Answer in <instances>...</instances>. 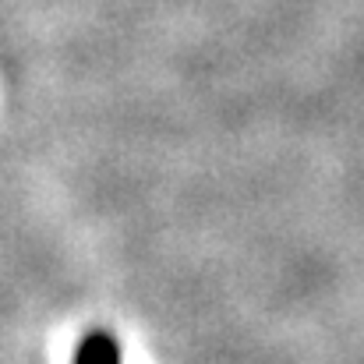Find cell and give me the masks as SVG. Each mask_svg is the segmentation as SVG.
<instances>
[{
    "label": "cell",
    "mask_w": 364,
    "mask_h": 364,
    "mask_svg": "<svg viewBox=\"0 0 364 364\" xmlns=\"http://www.w3.org/2000/svg\"><path fill=\"white\" fill-rule=\"evenodd\" d=\"M75 364H121V343L107 329L85 333V340L75 350Z\"/></svg>",
    "instance_id": "cell-1"
}]
</instances>
